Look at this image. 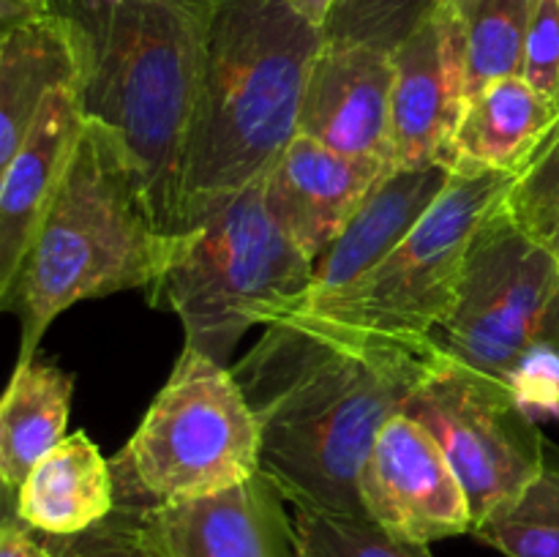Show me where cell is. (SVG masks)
Masks as SVG:
<instances>
[{"label":"cell","mask_w":559,"mask_h":557,"mask_svg":"<svg viewBox=\"0 0 559 557\" xmlns=\"http://www.w3.org/2000/svg\"><path fill=\"white\" fill-rule=\"evenodd\" d=\"M85 123L82 87H58L47 96L20 151L0 167V293L14 278Z\"/></svg>","instance_id":"17"},{"label":"cell","mask_w":559,"mask_h":557,"mask_svg":"<svg viewBox=\"0 0 559 557\" xmlns=\"http://www.w3.org/2000/svg\"><path fill=\"white\" fill-rule=\"evenodd\" d=\"M216 0H126L93 49L82 87L91 120L123 137L175 235L180 178L205 74Z\"/></svg>","instance_id":"5"},{"label":"cell","mask_w":559,"mask_h":557,"mask_svg":"<svg viewBox=\"0 0 559 557\" xmlns=\"http://www.w3.org/2000/svg\"><path fill=\"white\" fill-rule=\"evenodd\" d=\"M58 557H162L142 535L134 508L118 502L104 522L76 535H47Z\"/></svg>","instance_id":"26"},{"label":"cell","mask_w":559,"mask_h":557,"mask_svg":"<svg viewBox=\"0 0 559 557\" xmlns=\"http://www.w3.org/2000/svg\"><path fill=\"white\" fill-rule=\"evenodd\" d=\"M431 344L506 382L533 415H559V265L506 202L475 233L456 304Z\"/></svg>","instance_id":"7"},{"label":"cell","mask_w":559,"mask_h":557,"mask_svg":"<svg viewBox=\"0 0 559 557\" xmlns=\"http://www.w3.org/2000/svg\"><path fill=\"white\" fill-rule=\"evenodd\" d=\"M467 44L469 98L506 76H522L524 47L540 0H453Z\"/></svg>","instance_id":"21"},{"label":"cell","mask_w":559,"mask_h":557,"mask_svg":"<svg viewBox=\"0 0 559 557\" xmlns=\"http://www.w3.org/2000/svg\"><path fill=\"white\" fill-rule=\"evenodd\" d=\"M516 173L453 169L418 227L347 287L314 300H284L260 325L287 328L333 347H388L435 358L437 328L459 295L464 260L480 224L506 202Z\"/></svg>","instance_id":"4"},{"label":"cell","mask_w":559,"mask_h":557,"mask_svg":"<svg viewBox=\"0 0 559 557\" xmlns=\"http://www.w3.org/2000/svg\"><path fill=\"white\" fill-rule=\"evenodd\" d=\"M0 167L31 134L58 87H85L93 63L87 38L55 11L0 25Z\"/></svg>","instance_id":"16"},{"label":"cell","mask_w":559,"mask_h":557,"mask_svg":"<svg viewBox=\"0 0 559 557\" xmlns=\"http://www.w3.org/2000/svg\"><path fill=\"white\" fill-rule=\"evenodd\" d=\"M36 11H49L47 0H0V25L36 14Z\"/></svg>","instance_id":"31"},{"label":"cell","mask_w":559,"mask_h":557,"mask_svg":"<svg viewBox=\"0 0 559 557\" xmlns=\"http://www.w3.org/2000/svg\"><path fill=\"white\" fill-rule=\"evenodd\" d=\"M396 167L445 162L469 102L467 44L453 0H442L393 49ZM448 164V162H445Z\"/></svg>","instance_id":"12"},{"label":"cell","mask_w":559,"mask_h":557,"mask_svg":"<svg viewBox=\"0 0 559 557\" xmlns=\"http://www.w3.org/2000/svg\"><path fill=\"white\" fill-rule=\"evenodd\" d=\"M435 358L388 347H333L287 328H265L233 371L260 420L262 470L289 506L366 513V457Z\"/></svg>","instance_id":"1"},{"label":"cell","mask_w":559,"mask_h":557,"mask_svg":"<svg viewBox=\"0 0 559 557\" xmlns=\"http://www.w3.org/2000/svg\"><path fill=\"white\" fill-rule=\"evenodd\" d=\"M393 80V52L325 42L306 82L298 134L344 156L396 167Z\"/></svg>","instance_id":"13"},{"label":"cell","mask_w":559,"mask_h":557,"mask_svg":"<svg viewBox=\"0 0 559 557\" xmlns=\"http://www.w3.org/2000/svg\"><path fill=\"white\" fill-rule=\"evenodd\" d=\"M38 530L31 524L22 522L20 513L14 511V502L9 497L5 506L3 528H0V557H58L47 546V541L36 538Z\"/></svg>","instance_id":"29"},{"label":"cell","mask_w":559,"mask_h":557,"mask_svg":"<svg viewBox=\"0 0 559 557\" xmlns=\"http://www.w3.org/2000/svg\"><path fill=\"white\" fill-rule=\"evenodd\" d=\"M473 535L506 557H559V446L546 442L533 484L516 502L475 524Z\"/></svg>","instance_id":"22"},{"label":"cell","mask_w":559,"mask_h":557,"mask_svg":"<svg viewBox=\"0 0 559 557\" xmlns=\"http://www.w3.org/2000/svg\"><path fill=\"white\" fill-rule=\"evenodd\" d=\"M123 3L126 0H47L49 11L69 20L87 38L91 49H96Z\"/></svg>","instance_id":"28"},{"label":"cell","mask_w":559,"mask_h":557,"mask_svg":"<svg viewBox=\"0 0 559 557\" xmlns=\"http://www.w3.org/2000/svg\"><path fill=\"white\" fill-rule=\"evenodd\" d=\"M289 3H293V9L298 11L304 20H309L311 25L325 27L328 16H331V11L336 9L338 0H289Z\"/></svg>","instance_id":"30"},{"label":"cell","mask_w":559,"mask_h":557,"mask_svg":"<svg viewBox=\"0 0 559 557\" xmlns=\"http://www.w3.org/2000/svg\"><path fill=\"white\" fill-rule=\"evenodd\" d=\"M9 497L22 522L41 535H76L118 506L112 462L87 431L66 435Z\"/></svg>","instance_id":"18"},{"label":"cell","mask_w":559,"mask_h":557,"mask_svg":"<svg viewBox=\"0 0 559 557\" xmlns=\"http://www.w3.org/2000/svg\"><path fill=\"white\" fill-rule=\"evenodd\" d=\"M364 508L377 524L407 541L473 533V511L456 470L420 420L399 413L382 426L360 470Z\"/></svg>","instance_id":"10"},{"label":"cell","mask_w":559,"mask_h":557,"mask_svg":"<svg viewBox=\"0 0 559 557\" xmlns=\"http://www.w3.org/2000/svg\"><path fill=\"white\" fill-rule=\"evenodd\" d=\"M402 413L437 437L467 491L475 524L516 502L544 467L549 440L516 393L442 353Z\"/></svg>","instance_id":"9"},{"label":"cell","mask_w":559,"mask_h":557,"mask_svg":"<svg viewBox=\"0 0 559 557\" xmlns=\"http://www.w3.org/2000/svg\"><path fill=\"white\" fill-rule=\"evenodd\" d=\"M322 44V27L289 0H216L175 233L260 180L282 156L298 134Z\"/></svg>","instance_id":"3"},{"label":"cell","mask_w":559,"mask_h":557,"mask_svg":"<svg viewBox=\"0 0 559 557\" xmlns=\"http://www.w3.org/2000/svg\"><path fill=\"white\" fill-rule=\"evenodd\" d=\"M451 178L453 167L445 162L388 169L371 186L338 238L317 257L309 287L289 300L322 298L364 276L418 227Z\"/></svg>","instance_id":"15"},{"label":"cell","mask_w":559,"mask_h":557,"mask_svg":"<svg viewBox=\"0 0 559 557\" xmlns=\"http://www.w3.org/2000/svg\"><path fill=\"white\" fill-rule=\"evenodd\" d=\"M557 118L559 107L540 98L524 76L497 80L467 102L445 162L453 169L519 173Z\"/></svg>","instance_id":"19"},{"label":"cell","mask_w":559,"mask_h":557,"mask_svg":"<svg viewBox=\"0 0 559 557\" xmlns=\"http://www.w3.org/2000/svg\"><path fill=\"white\" fill-rule=\"evenodd\" d=\"M522 76L540 98L559 107V0H540L535 9Z\"/></svg>","instance_id":"27"},{"label":"cell","mask_w":559,"mask_h":557,"mask_svg":"<svg viewBox=\"0 0 559 557\" xmlns=\"http://www.w3.org/2000/svg\"><path fill=\"white\" fill-rule=\"evenodd\" d=\"M262 470L260 420L229 366L183 347L123 451L112 459L120 502L211 495Z\"/></svg>","instance_id":"8"},{"label":"cell","mask_w":559,"mask_h":557,"mask_svg":"<svg viewBox=\"0 0 559 557\" xmlns=\"http://www.w3.org/2000/svg\"><path fill=\"white\" fill-rule=\"evenodd\" d=\"M284 502L276 481L260 470L211 495L126 506L162 557H298L295 517Z\"/></svg>","instance_id":"11"},{"label":"cell","mask_w":559,"mask_h":557,"mask_svg":"<svg viewBox=\"0 0 559 557\" xmlns=\"http://www.w3.org/2000/svg\"><path fill=\"white\" fill-rule=\"evenodd\" d=\"M314 260L273 218L262 178L173 235L147 304L175 311L183 347L229 366L262 317L309 287Z\"/></svg>","instance_id":"6"},{"label":"cell","mask_w":559,"mask_h":557,"mask_svg":"<svg viewBox=\"0 0 559 557\" xmlns=\"http://www.w3.org/2000/svg\"><path fill=\"white\" fill-rule=\"evenodd\" d=\"M388 169L393 167L344 156L311 137L295 134L262 175V189L273 218L317 260Z\"/></svg>","instance_id":"14"},{"label":"cell","mask_w":559,"mask_h":557,"mask_svg":"<svg viewBox=\"0 0 559 557\" xmlns=\"http://www.w3.org/2000/svg\"><path fill=\"white\" fill-rule=\"evenodd\" d=\"M506 208L559 265V118L519 167Z\"/></svg>","instance_id":"24"},{"label":"cell","mask_w":559,"mask_h":557,"mask_svg":"<svg viewBox=\"0 0 559 557\" xmlns=\"http://www.w3.org/2000/svg\"><path fill=\"white\" fill-rule=\"evenodd\" d=\"M298 557H431L429 546L393 535L366 513L295 508Z\"/></svg>","instance_id":"23"},{"label":"cell","mask_w":559,"mask_h":557,"mask_svg":"<svg viewBox=\"0 0 559 557\" xmlns=\"http://www.w3.org/2000/svg\"><path fill=\"white\" fill-rule=\"evenodd\" d=\"M74 377L49 360L14 366L0 404V475L9 495L66 437Z\"/></svg>","instance_id":"20"},{"label":"cell","mask_w":559,"mask_h":557,"mask_svg":"<svg viewBox=\"0 0 559 557\" xmlns=\"http://www.w3.org/2000/svg\"><path fill=\"white\" fill-rule=\"evenodd\" d=\"M173 235L123 137L87 118L76 151L41 224L0 293V309L20 320L16 366L31 364L60 311L80 300L151 289Z\"/></svg>","instance_id":"2"},{"label":"cell","mask_w":559,"mask_h":557,"mask_svg":"<svg viewBox=\"0 0 559 557\" xmlns=\"http://www.w3.org/2000/svg\"><path fill=\"white\" fill-rule=\"evenodd\" d=\"M442 0H338L328 16L325 42L369 44L393 52Z\"/></svg>","instance_id":"25"}]
</instances>
